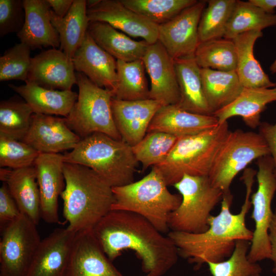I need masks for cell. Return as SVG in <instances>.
Returning <instances> with one entry per match:
<instances>
[{"label":"cell","mask_w":276,"mask_h":276,"mask_svg":"<svg viewBox=\"0 0 276 276\" xmlns=\"http://www.w3.org/2000/svg\"><path fill=\"white\" fill-rule=\"evenodd\" d=\"M25 21L22 1L0 0V37L20 32Z\"/></svg>","instance_id":"b9f144b4"},{"label":"cell","mask_w":276,"mask_h":276,"mask_svg":"<svg viewBox=\"0 0 276 276\" xmlns=\"http://www.w3.org/2000/svg\"><path fill=\"white\" fill-rule=\"evenodd\" d=\"M93 233L112 262L125 250L135 252L144 276H162L177 263L178 249L144 217L133 212L111 210L95 225Z\"/></svg>","instance_id":"6da1fadb"},{"label":"cell","mask_w":276,"mask_h":276,"mask_svg":"<svg viewBox=\"0 0 276 276\" xmlns=\"http://www.w3.org/2000/svg\"><path fill=\"white\" fill-rule=\"evenodd\" d=\"M276 101V86L272 88L243 87L240 95L232 103L215 112L213 115L219 124L236 116L242 118L245 125L255 129L261 122V113L268 104Z\"/></svg>","instance_id":"d4e9b609"},{"label":"cell","mask_w":276,"mask_h":276,"mask_svg":"<svg viewBox=\"0 0 276 276\" xmlns=\"http://www.w3.org/2000/svg\"><path fill=\"white\" fill-rule=\"evenodd\" d=\"M80 140L67 126L65 117L33 113L22 141L39 153H59L73 150Z\"/></svg>","instance_id":"ac0fdd59"},{"label":"cell","mask_w":276,"mask_h":276,"mask_svg":"<svg viewBox=\"0 0 276 276\" xmlns=\"http://www.w3.org/2000/svg\"><path fill=\"white\" fill-rule=\"evenodd\" d=\"M21 213L6 183L0 188V226L3 230L8 224L19 217Z\"/></svg>","instance_id":"7bdbcfd3"},{"label":"cell","mask_w":276,"mask_h":276,"mask_svg":"<svg viewBox=\"0 0 276 276\" xmlns=\"http://www.w3.org/2000/svg\"><path fill=\"white\" fill-rule=\"evenodd\" d=\"M126 7L160 25L195 4L197 0H120Z\"/></svg>","instance_id":"74e56055"},{"label":"cell","mask_w":276,"mask_h":276,"mask_svg":"<svg viewBox=\"0 0 276 276\" xmlns=\"http://www.w3.org/2000/svg\"><path fill=\"white\" fill-rule=\"evenodd\" d=\"M179 137L160 131L147 132L138 144L132 147V151L145 170L165 161Z\"/></svg>","instance_id":"8d00e7d4"},{"label":"cell","mask_w":276,"mask_h":276,"mask_svg":"<svg viewBox=\"0 0 276 276\" xmlns=\"http://www.w3.org/2000/svg\"><path fill=\"white\" fill-rule=\"evenodd\" d=\"M252 3L269 13H274L276 0H249Z\"/></svg>","instance_id":"7dc6e473"},{"label":"cell","mask_w":276,"mask_h":276,"mask_svg":"<svg viewBox=\"0 0 276 276\" xmlns=\"http://www.w3.org/2000/svg\"><path fill=\"white\" fill-rule=\"evenodd\" d=\"M257 171L250 168L244 170L240 179L246 188L245 198L239 213L233 214L231 207L233 195L223 194L221 210L208 220L209 228L198 234L170 232L168 236L176 246L179 256L187 259L197 268L208 262H218L228 258L239 240L251 241L253 232L246 225V216L251 208L250 201Z\"/></svg>","instance_id":"7a4b0ae2"},{"label":"cell","mask_w":276,"mask_h":276,"mask_svg":"<svg viewBox=\"0 0 276 276\" xmlns=\"http://www.w3.org/2000/svg\"><path fill=\"white\" fill-rule=\"evenodd\" d=\"M219 125L213 115L194 113L177 105L162 106L148 127L147 132L160 131L177 137L196 134Z\"/></svg>","instance_id":"603a6c76"},{"label":"cell","mask_w":276,"mask_h":276,"mask_svg":"<svg viewBox=\"0 0 276 276\" xmlns=\"http://www.w3.org/2000/svg\"><path fill=\"white\" fill-rule=\"evenodd\" d=\"M65 186L60 196L67 227L75 232L92 229L111 210L112 187L90 168L64 163Z\"/></svg>","instance_id":"3957f363"},{"label":"cell","mask_w":276,"mask_h":276,"mask_svg":"<svg viewBox=\"0 0 276 276\" xmlns=\"http://www.w3.org/2000/svg\"><path fill=\"white\" fill-rule=\"evenodd\" d=\"M63 156L64 163L90 168L112 188L134 182L139 163L131 146L123 140L99 132L81 139Z\"/></svg>","instance_id":"277c9868"},{"label":"cell","mask_w":276,"mask_h":276,"mask_svg":"<svg viewBox=\"0 0 276 276\" xmlns=\"http://www.w3.org/2000/svg\"><path fill=\"white\" fill-rule=\"evenodd\" d=\"M25 21L16 34L21 42L31 49L60 47L59 36L52 24L47 0H22Z\"/></svg>","instance_id":"7402d4cb"},{"label":"cell","mask_w":276,"mask_h":276,"mask_svg":"<svg viewBox=\"0 0 276 276\" xmlns=\"http://www.w3.org/2000/svg\"><path fill=\"white\" fill-rule=\"evenodd\" d=\"M163 176L155 167L140 180L112 187L114 201L111 210L126 211L146 218L160 233L170 229L169 216L180 205V194L171 193Z\"/></svg>","instance_id":"5b68a950"},{"label":"cell","mask_w":276,"mask_h":276,"mask_svg":"<svg viewBox=\"0 0 276 276\" xmlns=\"http://www.w3.org/2000/svg\"><path fill=\"white\" fill-rule=\"evenodd\" d=\"M63 154L39 153L35 168L41 202V218L48 223L59 222V196L65 186Z\"/></svg>","instance_id":"2e32d148"},{"label":"cell","mask_w":276,"mask_h":276,"mask_svg":"<svg viewBox=\"0 0 276 276\" xmlns=\"http://www.w3.org/2000/svg\"><path fill=\"white\" fill-rule=\"evenodd\" d=\"M76 233L57 228L41 240L26 276H66Z\"/></svg>","instance_id":"9a60e30c"},{"label":"cell","mask_w":276,"mask_h":276,"mask_svg":"<svg viewBox=\"0 0 276 276\" xmlns=\"http://www.w3.org/2000/svg\"><path fill=\"white\" fill-rule=\"evenodd\" d=\"M72 61L75 70L99 87L113 91L117 81V60L98 45L87 32Z\"/></svg>","instance_id":"44dd1931"},{"label":"cell","mask_w":276,"mask_h":276,"mask_svg":"<svg viewBox=\"0 0 276 276\" xmlns=\"http://www.w3.org/2000/svg\"><path fill=\"white\" fill-rule=\"evenodd\" d=\"M269 70L272 74L276 73V59L270 66Z\"/></svg>","instance_id":"c3c4849f"},{"label":"cell","mask_w":276,"mask_h":276,"mask_svg":"<svg viewBox=\"0 0 276 276\" xmlns=\"http://www.w3.org/2000/svg\"><path fill=\"white\" fill-rule=\"evenodd\" d=\"M9 87L19 94L32 108L34 113L66 117L78 99V94L72 90H54L26 83Z\"/></svg>","instance_id":"83f0119b"},{"label":"cell","mask_w":276,"mask_h":276,"mask_svg":"<svg viewBox=\"0 0 276 276\" xmlns=\"http://www.w3.org/2000/svg\"><path fill=\"white\" fill-rule=\"evenodd\" d=\"M259 133L266 142L270 155L273 159L274 174L276 176V123L271 124L267 122H261L258 127Z\"/></svg>","instance_id":"ee69618b"},{"label":"cell","mask_w":276,"mask_h":276,"mask_svg":"<svg viewBox=\"0 0 276 276\" xmlns=\"http://www.w3.org/2000/svg\"><path fill=\"white\" fill-rule=\"evenodd\" d=\"M76 77L78 97L65 117L67 126L81 139L99 132L122 140L112 115L113 91L98 86L83 73L77 72Z\"/></svg>","instance_id":"52a82bcc"},{"label":"cell","mask_w":276,"mask_h":276,"mask_svg":"<svg viewBox=\"0 0 276 276\" xmlns=\"http://www.w3.org/2000/svg\"><path fill=\"white\" fill-rule=\"evenodd\" d=\"M194 57L201 68L225 72L236 70L237 56L233 40L221 38L200 42Z\"/></svg>","instance_id":"836d02e7"},{"label":"cell","mask_w":276,"mask_h":276,"mask_svg":"<svg viewBox=\"0 0 276 276\" xmlns=\"http://www.w3.org/2000/svg\"><path fill=\"white\" fill-rule=\"evenodd\" d=\"M276 26V14L269 13L248 2L236 0L223 38L233 40L242 33Z\"/></svg>","instance_id":"1f68e13d"},{"label":"cell","mask_w":276,"mask_h":276,"mask_svg":"<svg viewBox=\"0 0 276 276\" xmlns=\"http://www.w3.org/2000/svg\"><path fill=\"white\" fill-rule=\"evenodd\" d=\"M229 131L227 121L199 133L179 137L165 161L155 166L167 186H173L186 174L208 176Z\"/></svg>","instance_id":"8992f818"},{"label":"cell","mask_w":276,"mask_h":276,"mask_svg":"<svg viewBox=\"0 0 276 276\" xmlns=\"http://www.w3.org/2000/svg\"><path fill=\"white\" fill-rule=\"evenodd\" d=\"M66 276H124L112 264L92 229L77 232Z\"/></svg>","instance_id":"ffe728a7"},{"label":"cell","mask_w":276,"mask_h":276,"mask_svg":"<svg viewBox=\"0 0 276 276\" xmlns=\"http://www.w3.org/2000/svg\"><path fill=\"white\" fill-rule=\"evenodd\" d=\"M254 276H261V274H256Z\"/></svg>","instance_id":"681fc988"},{"label":"cell","mask_w":276,"mask_h":276,"mask_svg":"<svg viewBox=\"0 0 276 276\" xmlns=\"http://www.w3.org/2000/svg\"><path fill=\"white\" fill-rule=\"evenodd\" d=\"M250 241L239 240L232 255L227 259L218 262H208L212 276H254L261 274L262 268L258 263L248 258Z\"/></svg>","instance_id":"f35d334b"},{"label":"cell","mask_w":276,"mask_h":276,"mask_svg":"<svg viewBox=\"0 0 276 276\" xmlns=\"http://www.w3.org/2000/svg\"><path fill=\"white\" fill-rule=\"evenodd\" d=\"M34 112L25 101L14 97L0 102V134L23 141Z\"/></svg>","instance_id":"e575fe53"},{"label":"cell","mask_w":276,"mask_h":276,"mask_svg":"<svg viewBox=\"0 0 276 276\" xmlns=\"http://www.w3.org/2000/svg\"><path fill=\"white\" fill-rule=\"evenodd\" d=\"M52 11L59 17H64L68 12L74 0H47Z\"/></svg>","instance_id":"bcb514c9"},{"label":"cell","mask_w":276,"mask_h":276,"mask_svg":"<svg viewBox=\"0 0 276 276\" xmlns=\"http://www.w3.org/2000/svg\"><path fill=\"white\" fill-rule=\"evenodd\" d=\"M206 1H197L168 21L158 25V40L174 59L194 56L198 28Z\"/></svg>","instance_id":"7c38bea8"},{"label":"cell","mask_w":276,"mask_h":276,"mask_svg":"<svg viewBox=\"0 0 276 276\" xmlns=\"http://www.w3.org/2000/svg\"><path fill=\"white\" fill-rule=\"evenodd\" d=\"M39 153L22 141L0 134V167L12 169L32 166Z\"/></svg>","instance_id":"60d3db41"},{"label":"cell","mask_w":276,"mask_h":276,"mask_svg":"<svg viewBox=\"0 0 276 276\" xmlns=\"http://www.w3.org/2000/svg\"><path fill=\"white\" fill-rule=\"evenodd\" d=\"M151 81L149 99L162 106L177 104L180 95L174 59L158 40L149 44L142 58Z\"/></svg>","instance_id":"5bb4252c"},{"label":"cell","mask_w":276,"mask_h":276,"mask_svg":"<svg viewBox=\"0 0 276 276\" xmlns=\"http://www.w3.org/2000/svg\"><path fill=\"white\" fill-rule=\"evenodd\" d=\"M269 155L268 145L259 132L239 129L229 130L217 152L208 177L212 186L220 189L223 194L230 193L232 181L240 171L254 160Z\"/></svg>","instance_id":"9c48e42d"},{"label":"cell","mask_w":276,"mask_h":276,"mask_svg":"<svg viewBox=\"0 0 276 276\" xmlns=\"http://www.w3.org/2000/svg\"><path fill=\"white\" fill-rule=\"evenodd\" d=\"M162 106L150 99L125 101L113 97V118L122 140L131 147L138 144L147 134L151 121Z\"/></svg>","instance_id":"d6986e66"},{"label":"cell","mask_w":276,"mask_h":276,"mask_svg":"<svg viewBox=\"0 0 276 276\" xmlns=\"http://www.w3.org/2000/svg\"><path fill=\"white\" fill-rule=\"evenodd\" d=\"M256 165L258 168L256 174L258 188L250 196L251 218L255 222V228L247 255L249 261L254 263L270 257L269 229L273 214L271 202L276 192V176L272 157L270 155L261 157L257 159Z\"/></svg>","instance_id":"30bf717a"},{"label":"cell","mask_w":276,"mask_h":276,"mask_svg":"<svg viewBox=\"0 0 276 276\" xmlns=\"http://www.w3.org/2000/svg\"><path fill=\"white\" fill-rule=\"evenodd\" d=\"M172 276H177V275H172Z\"/></svg>","instance_id":"f907efd6"},{"label":"cell","mask_w":276,"mask_h":276,"mask_svg":"<svg viewBox=\"0 0 276 276\" xmlns=\"http://www.w3.org/2000/svg\"><path fill=\"white\" fill-rule=\"evenodd\" d=\"M200 74L204 95L212 115L235 100L243 88L235 71L201 68Z\"/></svg>","instance_id":"4dcf8cb0"},{"label":"cell","mask_w":276,"mask_h":276,"mask_svg":"<svg viewBox=\"0 0 276 276\" xmlns=\"http://www.w3.org/2000/svg\"><path fill=\"white\" fill-rule=\"evenodd\" d=\"M50 17L52 24L59 34L60 50L72 59L84 39L89 24L86 1L74 0L64 17L57 16L51 9Z\"/></svg>","instance_id":"f546056e"},{"label":"cell","mask_w":276,"mask_h":276,"mask_svg":"<svg viewBox=\"0 0 276 276\" xmlns=\"http://www.w3.org/2000/svg\"><path fill=\"white\" fill-rule=\"evenodd\" d=\"M72 59L55 48L41 52L31 58L26 83L54 90H72L77 84L76 73Z\"/></svg>","instance_id":"e0dca14e"},{"label":"cell","mask_w":276,"mask_h":276,"mask_svg":"<svg viewBox=\"0 0 276 276\" xmlns=\"http://www.w3.org/2000/svg\"><path fill=\"white\" fill-rule=\"evenodd\" d=\"M262 36V31L253 30L239 34L233 39L237 56L235 71L243 87L272 88L276 86V82L270 80L254 55L255 42Z\"/></svg>","instance_id":"484cf974"},{"label":"cell","mask_w":276,"mask_h":276,"mask_svg":"<svg viewBox=\"0 0 276 276\" xmlns=\"http://www.w3.org/2000/svg\"><path fill=\"white\" fill-rule=\"evenodd\" d=\"M173 186L182 200L169 216V229L193 234L205 232L209 228L211 213L221 202L223 192L212 186L208 176L186 174Z\"/></svg>","instance_id":"ba28073f"},{"label":"cell","mask_w":276,"mask_h":276,"mask_svg":"<svg viewBox=\"0 0 276 276\" xmlns=\"http://www.w3.org/2000/svg\"><path fill=\"white\" fill-rule=\"evenodd\" d=\"M117 64L118 81L113 98L125 101L149 99L150 89L142 59L130 62L117 60Z\"/></svg>","instance_id":"d6a6232c"},{"label":"cell","mask_w":276,"mask_h":276,"mask_svg":"<svg viewBox=\"0 0 276 276\" xmlns=\"http://www.w3.org/2000/svg\"><path fill=\"white\" fill-rule=\"evenodd\" d=\"M269 240L271 246L270 259L272 262V272L276 274V209L273 214L269 229Z\"/></svg>","instance_id":"f6af8a7d"},{"label":"cell","mask_w":276,"mask_h":276,"mask_svg":"<svg viewBox=\"0 0 276 276\" xmlns=\"http://www.w3.org/2000/svg\"><path fill=\"white\" fill-rule=\"evenodd\" d=\"M236 0H209L198 28L199 43L223 38Z\"/></svg>","instance_id":"d590c367"},{"label":"cell","mask_w":276,"mask_h":276,"mask_svg":"<svg viewBox=\"0 0 276 276\" xmlns=\"http://www.w3.org/2000/svg\"><path fill=\"white\" fill-rule=\"evenodd\" d=\"M31 50L20 42L5 51L0 57V81L27 82L31 65Z\"/></svg>","instance_id":"ab89813d"},{"label":"cell","mask_w":276,"mask_h":276,"mask_svg":"<svg viewBox=\"0 0 276 276\" xmlns=\"http://www.w3.org/2000/svg\"><path fill=\"white\" fill-rule=\"evenodd\" d=\"M36 226L21 214L2 230L0 276H26L41 242Z\"/></svg>","instance_id":"8fae6325"},{"label":"cell","mask_w":276,"mask_h":276,"mask_svg":"<svg viewBox=\"0 0 276 276\" xmlns=\"http://www.w3.org/2000/svg\"><path fill=\"white\" fill-rule=\"evenodd\" d=\"M0 179L7 185L21 214L36 225L41 216V202L34 166L20 169L1 168Z\"/></svg>","instance_id":"cb8c5ba5"},{"label":"cell","mask_w":276,"mask_h":276,"mask_svg":"<svg viewBox=\"0 0 276 276\" xmlns=\"http://www.w3.org/2000/svg\"><path fill=\"white\" fill-rule=\"evenodd\" d=\"M87 32L95 42L116 60L130 62L142 59L149 45L136 41L109 24L89 22Z\"/></svg>","instance_id":"f1b7e54d"},{"label":"cell","mask_w":276,"mask_h":276,"mask_svg":"<svg viewBox=\"0 0 276 276\" xmlns=\"http://www.w3.org/2000/svg\"><path fill=\"white\" fill-rule=\"evenodd\" d=\"M174 60L180 95L176 105L192 113L212 115L203 93L201 68L194 56Z\"/></svg>","instance_id":"4316f807"},{"label":"cell","mask_w":276,"mask_h":276,"mask_svg":"<svg viewBox=\"0 0 276 276\" xmlns=\"http://www.w3.org/2000/svg\"><path fill=\"white\" fill-rule=\"evenodd\" d=\"M89 22L107 23L134 37H140L149 44L158 41V25L124 6L120 0H99L87 9Z\"/></svg>","instance_id":"4fadbf2b"}]
</instances>
